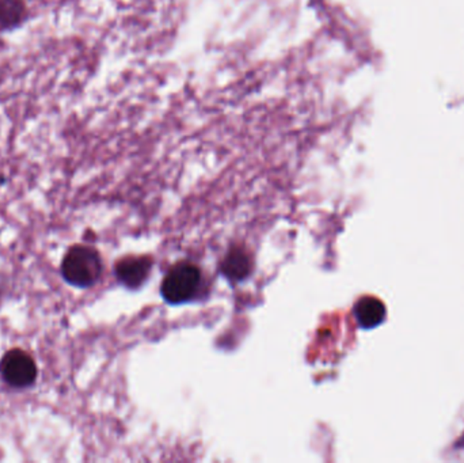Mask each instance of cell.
I'll use <instances>...</instances> for the list:
<instances>
[{
  "mask_svg": "<svg viewBox=\"0 0 464 463\" xmlns=\"http://www.w3.org/2000/svg\"><path fill=\"white\" fill-rule=\"evenodd\" d=\"M60 272L64 282L72 287L81 290L94 287L102 277V257L94 247L73 245L63 257Z\"/></svg>",
  "mask_w": 464,
  "mask_h": 463,
  "instance_id": "6da1fadb",
  "label": "cell"
},
{
  "mask_svg": "<svg viewBox=\"0 0 464 463\" xmlns=\"http://www.w3.org/2000/svg\"><path fill=\"white\" fill-rule=\"evenodd\" d=\"M203 274L192 263L176 264L166 274L160 285V295L169 304H185L195 301L203 290Z\"/></svg>",
  "mask_w": 464,
  "mask_h": 463,
  "instance_id": "7a4b0ae2",
  "label": "cell"
},
{
  "mask_svg": "<svg viewBox=\"0 0 464 463\" xmlns=\"http://www.w3.org/2000/svg\"><path fill=\"white\" fill-rule=\"evenodd\" d=\"M0 378L13 389H29L38 378L34 358L21 348L7 351L0 359Z\"/></svg>",
  "mask_w": 464,
  "mask_h": 463,
  "instance_id": "3957f363",
  "label": "cell"
},
{
  "mask_svg": "<svg viewBox=\"0 0 464 463\" xmlns=\"http://www.w3.org/2000/svg\"><path fill=\"white\" fill-rule=\"evenodd\" d=\"M152 261L149 257H125L116 264L114 274L128 290H139L149 280Z\"/></svg>",
  "mask_w": 464,
  "mask_h": 463,
  "instance_id": "277c9868",
  "label": "cell"
},
{
  "mask_svg": "<svg viewBox=\"0 0 464 463\" xmlns=\"http://www.w3.org/2000/svg\"><path fill=\"white\" fill-rule=\"evenodd\" d=\"M354 317L362 328H376L386 318V307L379 299L362 298L354 306Z\"/></svg>",
  "mask_w": 464,
  "mask_h": 463,
  "instance_id": "5b68a950",
  "label": "cell"
},
{
  "mask_svg": "<svg viewBox=\"0 0 464 463\" xmlns=\"http://www.w3.org/2000/svg\"><path fill=\"white\" fill-rule=\"evenodd\" d=\"M27 15L26 0H0V34L21 27Z\"/></svg>",
  "mask_w": 464,
  "mask_h": 463,
  "instance_id": "8992f818",
  "label": "cell"
},
{
  "mask_svg": "<svg viewBox=\"0 0 464 463\" xmlns=\"http://www.w3.org/2000/svg\"><path fill=\"white\" fill-rule=\"evenodd\" d=\"M251 272V260L242 249H231L222 263V274L232 282L246 279Z\"/></svg>",
  "mask_w": 464,
  "mask_h": 463,
  "instance_id": "52a82bcc",
  "label": "cell"
}]
</instances>
